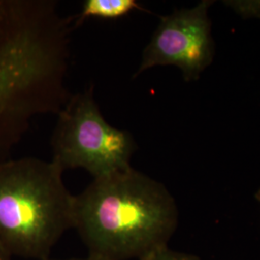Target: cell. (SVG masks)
Returning a JSON list of instances; mask_svg holds the SVG:
<instances>
[{
    "label": "cell",
    "instance_id": "cell-5",
    "mask_svg": "<svg viewBox=\"0 0 260 260\" xmlns=\"http://www.w3.org/2000/svg\"><path fill=\"white\" fill-rule=\"evenodd\" d=\"M212 3L203 0L191 9L176 10L162 17L134 77L156 66H175L187 82L198 80L212 63L215 53L208 17Z\"/></svg>",
    "mask_w": 260,
    "mask_h": 260
},
{
    "label": "cell",
    "instance_id": "cell-7",
    "mask_svg": "<svg viewBox=\"0 0 260 260\" xmlns=\"http://www.w3.org/2000/svg\"><path fill=\"white\" fill-rule=\"evenodd\" d=\"M143 260H202L198 255L166 247Z\"/></svg>",
    "mask_w": 260,
    "mask_h": 260
},
{
    "label": "cell",
    "instance_id": "cell-10",
    "mask_svg": "<svg viewBox=\"0 0 260 260\" xmlns=\"http://www.w3.org/2000/svg\"><path fill=\"white\" fill-rule=\"evenodd\" d=\"M254 198H255V200L258 202V204L260 205V188L257 190V192L255 193V195H254Z\"/></svg>",
    "mask_w": 260,
    "mask_h": 260
},
{
    "label": "cell",
    "instance_id": "cell-4",
    "mask_svg": "<svg viewBox=\"0 0 260 260\" xmlns=\"http://www.w3.org/2000/svg\"><path fill=\"white\" fill-rule=\"evenodd\" d=\"M135 142L129 132L110 125L93 99V87L71 96L51 137L52 161L63 171L84 169L93 178L131 167Z\"/></svg>",
    "mask_w": 260,
    "mask_h": 260
},
{
    "label": "cell",
    "instance_id": "cell-8",
    "mask_svg": "<svg viewBox=\"0 0 260 260\" xmlns=\"http://www.w3.org/2000/svg\"><path fill=\"white\" fill-rule=\"evenodd\" d=\"M0 260H13V256L0 245Z\"/></svg>",
    "mask_w": 260,
    "mask_h": 260
},
{
    "label": "cell",
    "instance_id": "cell-6",
    "mask_svg": "<svg viewBox=\"0 0 260 260\" xmlns=\"http://www.w3.org/2000/svg\"><path fill=\"white\" fill-rule=\"evenodd\" d=\"M139 8V4L135 0H86L78 16V23L90 17L119 19Z\"/></svg>",
    "mask_w": 260,
    "mask_h": 260
},
{
    "label": "cell",
    "instance_id": "cell-2",
    "mask_svg": "<svg viewBox=\"0 0 260 260\" xmlns=\"http://www.w3.org/2000/svg\"><path fill=\"white\" fill-rule=\"evenodd\" d=\"M178 208L167 187L130 167L95 177L74 199L75 230L94 260H143L177 232Z\"/></svg>",
    "mask_w": 260,
    "mask_h": 260
},
{
    "label": "cell",
    "instance_id": "cell-3",
    "mask_svg": "<svg viewBox=\"0 0 260 260\" xmlns=\"http://www.w3.org/2000/svg\"><path fill=\"white\" fill-rule=\"evenodd\" d=\"M52 160L0 163V245L14 256L47 260L74 223V199Z\"/></svg>",
    "mask_w": 260,
    "mask_h": 260
},
{
    "label": "cell",
    "instance_id": "cell-1",
    "mask_svg": "<svg viewBox=\"0 0 260 260\" xmlns=\"http://www.w3.org/2000/svg\"><path fill=\"white\" fill-rule=\"evenodd\" d=\"M72 19L52 0H0V163L39 115L70 100Z\"/></svg>",
    "mask_w": 260,
    "mask_h": 260
},
{
    "label": "cell",
    "instance_id": "cell-9",
    "mask_svg": "<svg viewBox=\"0 0 260 260\" xmlns=\"http://www.w3.org/2000/svg\"><path fill=\"white\" fill-rule=\"evenodd\" d=\"M47 260H94L89 256H86V257H71V258H48Z\"/></svg>",
    "mask_w": 260,
    "mask_h": 260
}]
</instances>
